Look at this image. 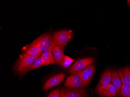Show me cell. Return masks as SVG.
<instances>
[{"label":"cell","mask_w":130,"mask_h":97,"mask_svg":"<svg viewBox=\"0 0 130 97\" xmlns=\"http://www.w3.org/2000/svg\"><path fill=\"white\" fill-rule=\"evenodd\" d=\"M40 55L32 56L25 53L22 54L14 65L13 70L18 75H23L30 71V66Z\"/></svg>","instance_id":"cell-1"},{"label":"cell","mask_w":130,"mask_h":97,"mask_svg":"<svg viewBox=\"0 0 130 97\" xmlns=\"http://www.w3.org/2000/svg\"><path fill=\"white\" fill-rule=\"evenodd\" d=\"M72 37L73 32L71 30L57 31L53 34V38L55 45L60 46H66Z\"/></svg>","instance_id":"cell-2"},{"label":"cell","mask_w":130,"mask_h":97,"mask_svg":"<svg viewBox=\"0 0 130 97\" xmlns=\"http://www.w3.org/2000/svg\"><path fill=\"white\" fill-rule=\"evenodd\" d=\"M65 86L67 89H83L84 85L81 76V71L72 73L66 80L64 83Z\"/></svg>","instance_id":"cell-3"},{"label":"cell","mask_w":130,"mask_h":97,"mask_svg":"<svg viewBox=\"0 0 130 97\" xmlns=\"http://www.w3.org/2000/svg\"><path fill=\"white\" fill-rule=\"evenodd\" d=\"M111 70L109 69H107L101 75L98 86L95 88V92L100 97H101L104 90L111 84Z\"/></svg>","instance_id":"cell-4"},{"label":"cell","mask_w":130,"mask_h":97,"mask_svg":"<svg viewBox=\"0 0 130 97\" xmlns=\"http://www.w3.org/2000/svg\"><path fill=\"white\" fill-rule=\"evenodd\" d=\"M55 46L53 38V35L52 32L46 33L44 34L40 45V49L41 52H52Z\"/></svg>","instance_id":"cell-5"},{"label":"cell","mask_w":130,"mask_h":97,"mask_svg":"<svg viewBox=\"0 0 130 97\" xmlns=\"http://www.w3.org/2000/svg\"><path fill=\"white\" fill-rule=\"evenodd\" d=\"M95 62V60L91 57L84 58L77 61L70 68L69 73H73L84 70Z\"/></svg>","instance_id":"cell-6"},{"label":"cell","mask_w":130,"mask_h":97,"mask_svg":"<svg viewBox=\"0 0 130 97\" xmlns=\"http://www.w3.org/2000/svg\"><path fill=\"white\" fill-rule=\"evenodd\" d=\"M43 35L44 34L37 38L32 42L30 45L27 47L25 51V53L28 55L32 56H37L42 54L40 49V45Z\"/></svg>","instance_id":"cell-7"},{"label":"cell","mask_w":130,"mask_h":97,"mask_svg":"<svg viewBox=\"0 0 130 97\" xmlns=\"http://www.w3.org/2000/svg\"><path fill=\"white\" fill-rule=\"evenodd\" d=\"M66 75L65 73H62L52 76L45 82L43 87V90H48L59 84L64 80Z\"/></svg>","instance_id":"cell-8"},{"label":"cell","mask_w":130,"mask_h":97,"mask_svg":"<svg viewBox=\"0 0 130 97\" xmlns=\"http://www.w3.org/2000/svg\"><path fill=\"white\" fill-rule=\"evenodd\" d=\"M111 72V84L115 86L117 89V92L116 97H119L120 96V92L122 83L119 75L117 70L116 68H112Z\"/></svg>","instance_id":"cell-9"},{"label":"cell","mask_w":130,"mask_h":97,"mask_svg":"<svg viewBox=\"0 0 130 97\" xmlns=\"http://www.w3.org/2000/svg\"><path fill=\"white\" fill-rule=\"evenodd\" d=\"M62 97H85L86 90L84 89H60Z\"/></svg>","instance_id":"cell-10"},{"label":"cell","mask_w":130,"mask_h":97,"mask_svg":"<svg viewBox=\"0 0 130 97\" xmlns=\"http://www.w3.org/2000/svg\"><path fill=\"white\" fill-rule=\"evenodd\" d=\"M95 72V67L93 65L89 66L81 71V76L85 87H86L89 84Z\"/></svg>","instance_id":"cell-11"},{"label":"cell","mask_w":130,"mask_h":97,"mask_svg":"<svg viewBox=\"0 0 130 97\" xmlns=\"http://www.w3.org/2000/svg\"><path fill=\"white\" fill-rule=\"evenodd\" d=\"M63 49V47L55 45L52 51L56 63L62 67H63L62 60L64 56Z\"/></svg>","instance_id":"cell-12"},{"label":"cell","mask_w":130,"mask_h":97,"mask_svg":"<svg viewBox=\"0 0 130 97\" xmlns=\"http://www.w3.org/2000/svg\"><path fill=\"white\" fill-rule=\"evenodd\" d=\"M118 72L120 76L122 84L129 86L130 85V68L128 66L118 68Z\"/></svg>","instance_id":"cell-13"},{"label":"cell","mask_w":130,"mask_h":97,"mask_svg":"<svg viewBox=\"0 0 130 97\" xmlns=\"http://www.w3.org/2000/svg\"><path fill=\"white\" fill-rule=\"evenodd\" d=\"M41 56L44 61L45 65L56 64V62L52 52H44L42 53Z\"/></svg>","instance_id":"cell-14"},{"label":"cell","mask_w":130,"mask_h":97,"mask_svg":"<svg viewBox=\"0 0 130 97\" xmlns=\"http://www.w3.org/2000/svg\"><path fill=\"white\" fill-rule=\"evenodd\" d=\"M117 90L116 87L110 84L102 93V97H115L117 95Z\"/></svg>","instance_id":"cell-15"},{"label":"cell","mask_w":130,"mask_h":97,"mask_svg":"<svg viewBox=\"0 0 130 97\" xmlns=\"http://www.w3.org/2000/svg\"><path fill=\"white\" fill-rule=\"evenodd\" d=\"M44 65H45V63H44V61L41 56L34 61V62L30 66V71L33 70L36 68Z\"/></svg>","instance_id":"cell-16"},{"label":"cell","mask_w":130,"mask_h":97,"mask_svg":"<svg viewBox=\"0 0 130 97\" xmlns=\"http://www.w3.org/2000/svg\"><path fill=\"white\" fill-rule=\"evenodd\" d=\"M120 96L121 97H130V90L128 86L122 84Z\"/></svg>","instance_id":"cell-17"},{"label":"cell","mask_w":130,"mask_h":97,"mask_svg":"<svg viewBox=\"0 0 130 97\" xmlns=\"http://www.w3.org/2000/svg\"><path fill=\"white\" fill-rule=\"evenodd\" d=\"M73 62V60L72 58L68 56H64L62 60L63 68H68Z\"/></svg>","instance_id":"cell-18"},{"label":"cell","mask_w":130,"mask_h":97,"mask_svg":"<svg viewBox=\"0 0 130 97\" xmlns=\"http://www.w3.org/2000/svg\"><path fill=\"white\" fill-rule=\"evenodd\" d=\"M48 97H62L60 89H56L55 90L49 94Z\"/></svg>","instance_id":"cell-19"},{"label":"cell","mask_w":130,"mask_h":97,"mask_svg":"<svg viewBox=\"0 0 130 97\" xmlns=\"http://www.w3.org/2000/svg\"><path fill=\"white\" fill-rule=\"evenodd\" d=\"M127 3L128 5H130V1H128Z\"/></svg>","instance_id":"cell-20"},{"label":"cell","mask_w":130,"mask_h":97,"mask_svg":"<svg viewBox=\"0 0 130 97\" xmlns=\"http://www.w3.org/2000/svg\"><path fill=\"white\" fill-rule=\"evenodd\" d=\"M128 87H129V89H130V85H129V86H128Z\"/></svg>","instance_id":"cell-21"}]
</instances>
